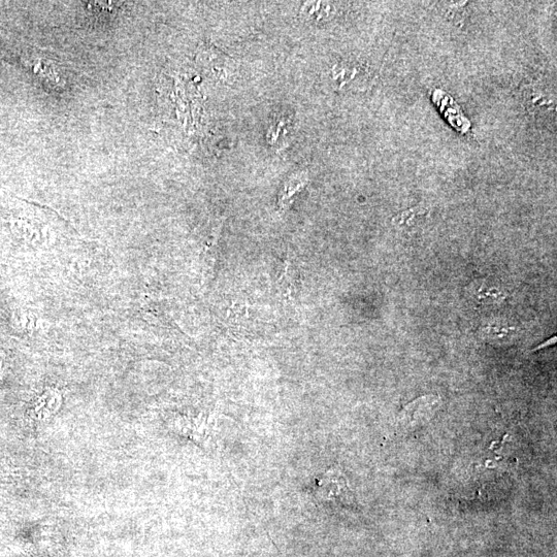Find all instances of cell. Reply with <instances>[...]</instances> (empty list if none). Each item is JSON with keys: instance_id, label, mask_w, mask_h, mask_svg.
<instances>
[{"instance_id": "4", "label": "cell", "mask_w": 557, "mask_h": 557, "mask_svg": "<svg viewBox=\"0 0 557 557\" xmlns=\"http://www.w3.org/2000/svg\"><path fill=\"white\" fill-rule=\"evenodd\" d=\"M254 319V315H250L246 306L234 305L228 313L229 325L238 334H251L255 326Z\"/></svg>"}, {"instance_id": "1", "label": "cell", "mask_w": 557, "mask_h": 557, "mask_svg": "<svg viewBox=\"0 0 557 557\" xmlns=\"http://www.w3.org/2000/svg\"><path fill=\"white\" fill-rule=\"evenodd\" d=\"M350 491L346 480L338 471H329L322 476L315 487V497L322 502L348 503Z\"/></svg>"}, {"instance_id": "5", "label": "cell", "mask_w": 557, "mask_h": 557, "mask_svg": "<svg viewBox=\"0 0 557 557\" xmlns=\"http://www.w3.org/2000/svg\"><path fill=\"white\" fill-rule=\"evenodd\" d=\"M216 239L213 240V242L209 245V247H207V251L205 252V272L206 274H210L212 275L214 267H215V262H216V256H217V252H216Z\"/></svg>"}, {"instance_id": "6", "label": "cell", "mask_w": 557, "mask_h": 557, "mask_svg": "<svg viewBox=\"0 0 557 557\" xmlns=\"http://www.w3.org/2000/svg\"><path fill=\"white\" fill-rule=\"evenodd\" d=\"M556 342V337L551 338L550 340H548L546 343H543L542 345H540L539 347H537L535 350H540L543 347H546L548 345H551V343H555Z\"/></svg>"}, {"instance_id": "2", "label": "cell", "mask_w": 557, "mask_h": 557, "mask_svg": "<svg viewBox=\"0 0 557 557\" xmlns=\"http://www.w3.org/2000/svg\"><path fill=\"white\" fill-rule=\"evenodd\" d=\"M440 399L435 396H425L406 406L400 415V423L404 428H415L428 421L438 409Z\"/></svg>"}, {"instance_id": "3", "label": "cell", "mask_w": 557, "mask_h": 557, "mask_svg": "<svg viewBox=\"0 0 557 557\" xmlns=\"http://www.w3.org/2000/svg\"><path fill=\"white\" fill-rule=\"evenodd\" d=\"M278 285L286 298L296 296L301 288V276L298 270L287 260L284 262V266L281 270Z\"/></svg>"}]
</instances>
